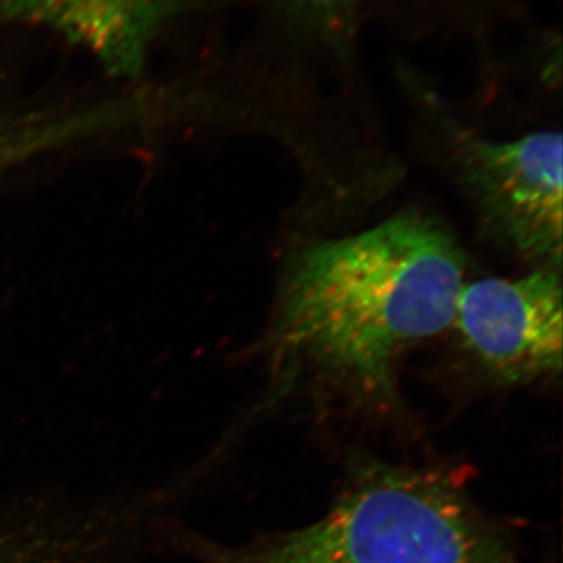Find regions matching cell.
I'll return each mask as SVG.
<instances>
[{"mask_svg": "<svg viewBox=\"0 0 563 563\" xmlns=\"http://www.w3.org/2000/svg\"><path fill=\"white\" fill-rule=\"evenodd\" d=\"M465 279L457 240L421 211L306 244L280 274L263 344L276 390L390 402L404 355L450 331Z\"/></svg>", "mask_w": 563, "mask_h": 563, "instance_id": "cell-1", "label": "cell"}, {"mask_svg": "<svg viewBox=\"0 0 563 563\" xmlns=\"http://www.w3.org/2000/svg\"><path fill=\"white\" fill-rule=\"evenodd\" d=\"M201 563H515L506 540L435 474L373 470L317 523L244 547L187 533Z\"/></svg>", "mask_w": 563, "mask_h": 563, "instance_id": "cell-2", "label": "cell"}, {"mask_svg": "<svg viewBox=\"0 0 563 563\" xmlns=\"http://www.w3.org/2000/svg\"><path fill=\"white\" fill-rule=\"evenodd\" d=\"M312 2L331 3V2H335V0H312Z\"/></svg>", "mask_w": 563, "mask_h": 563, "instance_id": "cell-8", "label": "cell"}, {"mask_svg": "<svg viewBox=\"0 0 563 563\" xmlns=\"http://www.w3.org/2000/svg\"><path fill=\"white\" fill-rule=\"evenodd\" d=\"M562 268L463 285L451 328L459 347L488 377L528 384L562 372Z\"/></svg>", "mask_w": 563, "mask_h": 563, "instance_id": "cell-4", "label": "cell"}, {"mask_svg": "<svg viewBox=\"0 0 563 563\" xmlns=\"http://www.w3.org/2000/svg\"><path fill=\"white\" fill-rule=\"evenodd\" d=\"M177 0H0L2 24L41 25L85 47L113 76L136 77Z\"/></svg>", "mask_w": 563, "mask_h": 563, "instance_id": "cell-5", "label": "cell"}, {"mask_svg": "<svg viewBox=\"0 0 563 563\" xmlns=\"http://www.w3.org/2000/svg\"><path fill=\"white\" fill-rule=\"evenodd\" d=\"M0 563H55L51 537L27 517L0 521Z\"/></svg>", "mask_w": 563, "mask_h": 563, "instance_id": "cell-7", "label": "cell"}, {"mask_svg": "<svg viewBox=\"0 0 563 563\" xmlns=\"http://www.w3.org/2000/svg\"><path fill=\"white\" fill-rule=\"evenodd\" d=\"M440 162L472 207L481 232L536 266L562 268V133L485 139L448 111L429 110Z\"/></svg>", "mask_w": 563, "mask_h": 563, "instance_id": "cell-3", "label": "cell"}, {"mask_svg": "<svg viewBox=\"0 0 563 563\" xmlns=\"http://www.w3.org/2000/svg\"><path fill=\"white\" fill-rule=\"evenodd\" d=\"M114 106L38 113L0 120V176L46 152L60 150L76 141L120 128Z\"/></svg>", "mask_w": 563, "mask_h": 563, "instance_id": "cell-6", "label": "cell"}]
</instances>
